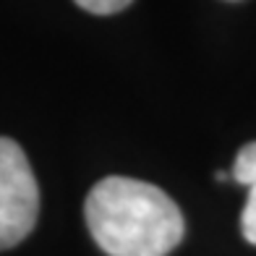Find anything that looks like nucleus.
<instances>
[{
    "label": "nucleus",
    "mask_w": 256,
    "mask_h": 256,
    "mask_svg": "<svg viewBox=\"0 0 256 256\" xmlns=\"http://www.w3.org/2000/svg\"><path fill=\"white\" fill-rule=\"evenodd\" d=\"M230 178L240 183V186H248L254 188L256 186V142L251 144H243L236 154V165H232Z\"/></svg>",
    "instance_id": "nucleus-3"
},
{
    "label": "nucleus",
    "mask_w": 256,
    "mask_h": 256,
    "mask_svg": "<svg viewBox=\"0 0 256 256\" xmlns=\"http://www.w3.org/2000/svg\"><path fill=\"white\" fill-rule=\"evenodd\" d=\"M40 188L32 165L14 138L0 136V251L14 248L37 225Z\"/></svg>",
    "instance_id": "nucleus-2"
},
{
    "label": "nucleus",
    "mask_w": 256,
    "mask_h": 256,
    "mask_svg": "<svg viewBox=\"0 0 256 256\" xmlns=\"http://www.w3.org/2000/svg\"><path fill=\"white\" fill-rule=\"evenodd\" d=\"M84 217L108 256H168L186 232L180 209L165 191L126 176L102 178L86 196Z\"/></svg>",
    "instance_id": "nucleus-1"
},
{
    "label": "nucleus",
    "mask_w": 256,
    "mask_h": 256,
    "mask_svg": "<svg viewBox=\"0 0 256 256\" xmlns=\"http://www.w3.org/2000/svg\"><path fill=\"white\" fill-rule=\"evenodd\" d=\"M240 232L251 246H256V186L248 188V199L240 212Z\"/></svg>",
    "instance_id": "nucleus-4"
},
{
    "label": "nucleus",
    "mask_w": 256,
    "mask_h": 256,
    "mask_svg": "<svg viewBox=\"0 0 256 256\" xmlns=\"http://www.w3.org/2000/svg\"><path fill=\"white\" fill-rule=\"evenodd\" d=\"M78 8L89 10V14H97V16H112V14H120L126 10L134 0H74Z\"/></svg>",
    "instance_id": "nucleus-5"
}]
</instances>
